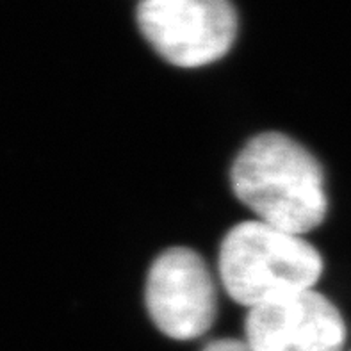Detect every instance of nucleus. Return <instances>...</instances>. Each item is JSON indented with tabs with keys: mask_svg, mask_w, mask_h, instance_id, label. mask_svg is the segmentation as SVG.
Masks as SVG:
<instances>
[{
	"mask_svg": "<svg viewBox=\"0 0 351 351\" xmlns=\"http://www.w3.org/2000/svg\"><path fill=\"white\" fill-rule=\"evenodd\" d=\"M232 189L258 221L296 236L325 221L328 198L319 160L302 143L264 132L246 143L230 169Z\"/></svg>",
	"mask_w": 351,
	"mask_h": 351,
	"instance_id": "1",
	"label": "nucleus"
},
{
	"mask_svg": "<svg viewBox=\"0 0 351 351\" xmlns=\"http://www.w3.org/2000/svg\"><path fill=\"white\" fill-rule=\"evenodd\" d=\"M218 266L228 296L254 308L312 289L323 273V258L302 236L255 219L225 236Z\"/></svg>",
	"mask_w": 351,
	"mask_h": 351,
	"instance_id": "2",
	"label": "nucleus"
},
{
	"mask_svg": "<svg viewBox=\"0 0 351 351\" xmlns=\"http://www.w3.org/2000/svg\"><path fill=\"white\" fill-rule=\"evenodd\" d=\"M138 25L160 58L198 68L221 59L237 36L230 0H141Z\"/></svg>",
	"mask_w": 351,
	"mask_h": 351,
	"instance_id": "3",
	"label": "nucleus"
},
{
	"mask_svg": "<svg viewBox=\"0 0 351 351\" xmlns=\"http://www.w3.org/2000/svg\"><path fill=\"white\" fill-rule=\"evenodd\" d=\"M145 302L154 325L177 341L207 334L218 314L209 266L191 248L165 250L150 266Z\"/></svg>",
	"mask_w": 351,
	"mask_h": 351,
	"instance_id": "4",
	"label": "nucleus"
},
{
	"mask_svg": "<svg viewBox=\"0 0 351 351\" xmlns=\"http://www.w3.org/2000/svg\"><path fill=\"white\" fill-rule=\"evenodd\" d=\"M245 334L254 351H343L346 343L339 308L314 289L250 308Z\"/></svg>",
	"mask_w": 351,
	"mask_h": 351,
	"instance_id": "5",
	"label": "nucleus"
},
{
	"mask_svg": "<svg viewBox=\"0 0 351 351\" xmlns=\"http://www.w3.org/2000/svg\"><path fill=\"white\" fill-rule=\"evenodd\" d=\"M204 351H254L246 341L239 339H219L207 344Z\"/></svg>",
	"mask_w": 351,
	"mask_h": 351,
	"instance_id": "6",
	"label": "nucleus"
}]
</instances>
